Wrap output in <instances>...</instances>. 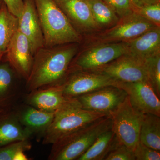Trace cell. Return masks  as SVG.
<instances>
[{"instance_id":"14","label":"cell","mask_w":160,"mask_h":160,"mask_svg":"<svg viewBox=\"0 0 160 160\" xmlns=\"http://www.w3.org/2000/svg\"><path fill=\"white\" fill-rule=\"evenodd\" d=\"M72 25L84 31L98 28L87 0H55Z\"/></svg>"},{"instance_id":"27","label":"cell","mask_w":160,"mask_h":160,"mask_svg":"<svg viewBox=\"0 0 160 160\" xmlns=\"http://www.w3.org/2000/svg\"><path fill=\"white\" fill-rule=\"evenodd\" d=\"M120 18L126 17L134 12L131 0H103Z\"/></svg>"},{"instance_id":"28","label":"cell","mask_w":160,"mask_h":160,"mask_svg":"<svg viewBox=\"0 0 160 160\" xmlns=\"http://www.w3.org/2000/svg\"><path fill=\"white\" fill-rule=\"evenodd\" d=\"M136 160H160V151L139 142L133 150Z\"/></svg>"},{"instance_id":"32","label":"cell","mask_w":160,"mask_h":160,"mask_svg":"<svg viewBox=\"0 0 160 160\" xmlns=\"http://www.w3.org/2000/svg\"><path fill=\"white\" fill-rule=\"evenodd\" d=\"M28 160V158L24 153V151H21L16 155L14 160Z\"/></svg>"},{"instance_id":"11","label":"cell","mask_w":160,"mask_h":160,"mask_svg":"<svg viewBox=\"0 0 160 160\" xmlns=\"http://www.w3.org/2000/svg\"><path fill=\"white\" fill-rule=\"evenodd\" d=\"M5 54L12 68L27 80L32 68L34 55L29 40L18 30L10 41Z\"/></svg>"},{"instance_id":"4","label":"cell","mask_w":160,"mask_h":160,"mask_svg":"<svg viewBox=\"0 0 160 160\" xmlns=\"http://www.w3.org/2000/svg\"><path fill=\"white\" fill-rule=\"evenodd\" d=\"M83 109L75 98L55 112L54 117L44 134V144H53L59 140L96 121L107 116Z\"/></svg>"},{"instance_id":"30","label":"cell","mask_w":160,"mask_h":160,"mask_svg":"<svg viewBox=\"0 0 160 160\" xmlns=\"http://www.w3.org/2000/svg\"><path fill=\"white\" fill-rule=\"evenodd\" d=\"M9 11L18 18L22 12L24 2L23 0H2Z\"/></svg>"},{"instance_id":"7","label":"cell","mask_w":160,"mask_h":160,"mask_svg":"<svg viewBox=\"0 0 160 160\" xmlns=\"http://www.w3.org/2000/svg\"><path fill=\"white\" fill-rule=\"evenodd\" d=\"M120 83V82L98 72L78 70L66 78L61 85L66 96L75 98L106 86L119 87Z\"/></svg>"},{"instance_id":"12","label":"cell","mask_w":160,"mask_h":160,"mask_svg":"<svg viewBox=\"0 0 160 160\" xmlns=\"http://www.w3.org/2000/svg\"><path fill=\"white\" fill-rule=\"evenodd\" d=\"M23 2L22 12L18 18V30L29 40L34 55L45 47L44 36L34 0H23Z\"/></svg>"},{"instance_id":"5","label":"cell","mask_w":160,"mask_h":160,"mask_svg":"<svg viewBox=\"0 0 160 160\" xmlns=\"http://www.w3.org/2000/svg\"><path fill=\"white\" fill-rule=\"evenodd\" d=\"M142 113L135 109L127 97L110 114L111 129L121 144L134 150L139 142Z\"/></svg>"},{"instance_id":"3","label":"cell","mask_w":160,"mask_h":160,"mask_svg":"<svg viewBox=\"0 0 160 160\" xmlns=\"http://www.w3.org/2000/svg\"><path fill=\"white\" fill-rule=\"evenodd\" d=\"M111 127V117L108 115L66 136L52 144L49 159L77 160L100 135Z\"/></svg>"},{"instance_id":"18","label":"cell","mask_w":160,"mask_h":160,"mask_svg":"<svg viewBox=\"0 0 160 160\" xmlns=\"http://www.w3.org/2000/svg\"><path fill=\"white\" fill-rule=\"evenodd\" d=\"M18 117L6 115L0 120V147L13 142L29 140L32 133L22 127Z\"/></svg>"},{"instance_id":"10","label":"cell","mask_w":160,"mask_h":160,"mask_svg":"<svg viewBox=\"0 0 160 160\" xmlns=\"http://www.w3.org/2000/svg\"><path fill=\"white\" fill-rule=\"evenodd\" d=\"M119 87L126 92L135 109L142 114L150 113L160 116V98L149 81L120 82Z\"/></svg>"},{"instance_id":"23","label":"cell","mask_w":160,"mask_h":160,"mask_svg":"<svg viewBox=\"0 0 160 160\" xmlns=\"http://www.w3.org/2000/svg\"><path fill=\"white\" fill-rule=\"evenodd\" d=\"M143 61L148 81L156 94L160 98V51L157 52Z\"/></svg>"},{"instance_id":"16","label":"cell","mask_w":160,"mask_h":160,"mask_svg":"<svg viewBox=\"0 0 160 160\" xmlns=\"http://www.w3.org/2000/svg\"><path fill=\"white\" fill-rule=\"evenodd\" d=\"M128 54L143 61L160 51V30L158 26L127 42Z\"/></svg>"},{"instance_id":"21","label":"cell","mask_w":160,"mask_h":160,"mask_svg":"<svg viewBox=\"0 0 160 160\" xmlns=\"http://www.w3.org/2000/svg\"><path fill=\"white\" fill-rule=\"evenodd\" d=\"M18 28V18L3 2L0 9V61L6 54L10 41Z\"/></svg>"},{"instance_id":"2","label":"cell","mask_w":160,"mask_h":160,"mask_svg":"<svg viewBox=\"0 0 160 160\" xmlns=\"http://www.w3.org/2000/svg\"><path fill=\"white\" fill-rule=\"evenodd\" d=\"M45 47L79 42L81 36L55 0H34Z\"/></svg>"},{"instance_id":"8","label":"cell","mask_w":160,"mask_h":160,"mask_svg":"<svg viewBox=\"0 0 160 160\" xmlns=\"http://www.w3.org/2000/svg\"><path fill=\"white\" fill-rule=\"evenodd\" d=\"M128 52L127 42L98 46L79 56L74 62V66L78 70L92 71Z\"/></svg>"},{"instance_id":"19","label":"cell","mask_w":160,"mask_h":160,"mask_svg":"<svg viewBox=\"0 0 160 160\" xmlns=\"http://www.w3.org/2000/svg\"><path fill=\"white\" fill-rule=\"evenodd\" d=\"M120 143L111 129L106 130L99 136L90 148L77 160H105L109 152Z\"/></svg>"},{"instance_id":"25","label":"cell","mask_w":160,"mask_h":160,"mask_svg":"<svg viewBox=\"0 0 160 160\" xmlns=\"http://www.w3.org/2000/svg\"><path fill=\"white\" fill-rule=\"evenodd\" d=\"M9 63L0 65V99L5 97L11 88L13 73Z\"/></svg>"},{"instance_id":"17","label":"cell","mask_w":160,"mask_h":160,"mask_svg":"<svg viewBox=\"0 0 160 160\" xmlns=\"http://www.w3.org/2000/svg\"><path fill=\"white\" fill-rule=\"evenodd\" d=\"M55 112H48L29 106L24 109L19 116V120L24 127L33 133H44L54 117Z\"/></svg>"},{"instance_id":"33","label":"cell","mask_w":160,"mask_h":160,"mask_svg":"<svg viewBox=\"0 0 160 160\" xmlns=\"http://www.w3.org/2000/svg\"><path fill=\"white\" fill-rule=\"evenodd\" d=\"M4 2L2 0H0V9H1V7H2V5Z\"/></svg>"},{"instance_id":"13","label":"cell","mask_w":160,"mask_h":160,"mask_svg":"<svg viewBox=\"0 0 160 160\" xmlns=\"http://www.w3.org/2000/svg\"><path fill=\"white\" fill-rule=\"evenodd\" d=\"M73 99L66 96L63 93L62 85H59L31 91L27 102L37 109L55 112L69 104Z\"/></svg>"},{"instance_id":"9","label":"cell","mask_w":160,"mask_h":160,"mask_svg":"<svg viewBox=\"0 0 160 160\" xmlns=\"http://www.w3.org/2000/svg\"><path fill=\"white\" fill-rule=\"evenodd\" d=\"M92 71L107 75L122 82L148 81L143 61L125 54L107 65Z\"/></svg>"},{"instance_id":"31","label":"cell","mask_w":160,"mask_h":160,"mask_svg":"<svg viewBox=\"0 0 160 160\" xmlns=\"http://www.w3.org/2000/svg\"><path fill=\"white\" fill-rule=\"evenodd\" d=\"M133 9L146 5L157 4L160 3V0H131Z\"/></svg>"},{"instance_id":"1","label":"cell","mask_w":160,"mask_h":160,"mask_svg":"<svg viewBox=\"0 0 160 160\" xmlns=\"http://www.w3.org/2000/svg\"><path fill=\"white\" fill-rule=\"evenodd\" d=\"M57 46L43 47L34 54L32 68L26 80L29 91L61 85L66 80L78 48L74 45Z\"/></svg>"},{"instance_id":"15","label":"cell","mask_w":160,"mask_h":160,"mask_svg":"<svg viewBox=\"0 0 160 160\" xmlns=\"http://www.w3.org/2000/svg\"><path fill=\"white\" fill-rule=\"evenodd\" d=\"M122 19L121 22L107 33V38L131 40L157 26L135 12Z\"/></svg>"},{"instance_id":"20","label":"cell","mask_w":160,"mask_h":160,"mask_svg":"<svg viewBox=\"0 0 160 160\" xmlns=\"http://www.w3.org/2000/svg\"><path fill=\"white\" fill-rule=\"evenodd\" d=\"M139 140L146 146L160 151V116L150 113L143 114Z\"/></svg>"},{"instance_id":"29","label":"cell","mask_w":160,"mask_h":160,"mask_svg":"<svg viewBox=\"0 0 160 160\" xmlns=\"http://www.w3.org/2000/svg\"><path fill=\"white\" fill-rule=\"evenodd\" d=\"M105 160H136L134 152L120 143L106 157Z\"/></svg>"},{"instance_id":"24","label":"cell","mask_w":160,"mask_h":160,"mask_svg":"<svg viewBox=\"0 0 160 160\" xmlns=\"http://www.w3.org/2000/svg\"><path fill=\"white\" fill-rule=\"evenodd\" d=\"M31 148L29 140L13 142L0 147V160H14L16 155L21 151L29 150Z\"/></svg>"},{"instance_id":"26","label":"cell","mask_w":160,"mask_h":160,"mask_svg":"<svg viewBox=\"0 0 160 160\" xmlns=\"http://www.w3.org/2000/svg\"><path fill=\"white\" fill-rule=\"evenodd\" d=\"M133 11L144 18L158 26L160 23V4H152L135 8Z\"/></svg>"},{"instance_id":"34","label":"cell","mask_w":160,"mask_h":160,"mask_svg":"<svg viewBox=\"0 0 160 160\" xmlns=\"http://www.w3.org/2000/svg\"><path fill=\"white\" fill-rule=\"evenodd\" d=\"M2 109H1V108H0V113L2 112Z\"/></svg>"},{"instance_id":"6","label":"cell","mask_w":160,"mask_h":160,"mask_svg":"<svg viewBox=\"0 0 160 160\" xmlns=\"http://www.w3.org/2000/svg\"><path fill=\"white\" fill-rule=\"evenodd\" d=\"M127 96L124 89L118 86H110L75 98L83 109L110 115Z\"/></svg>"},{"instance_id":"22","label":"cell","mask_w":160,"mask_h":160,"mask_svg":"<svg viewBox=\"0 0 160 160\" xmlns=\"http://www.w3.org/2000/svg\"><path fill=\"white\" fill-rule=\"evenodd\" d=\"M95 21L98 26H107L115 24L118 18L103 0H87Z\"/></svg>"}]
</instances>
